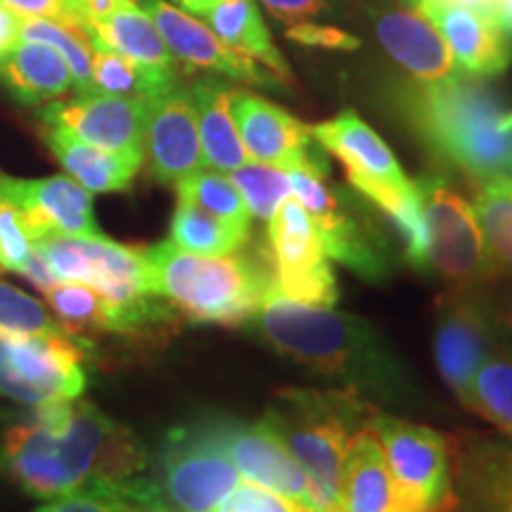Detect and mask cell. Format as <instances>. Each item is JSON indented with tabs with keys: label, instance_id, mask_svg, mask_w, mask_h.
<instances>
[{
	"label": "cell",
	"instance_id": "6da1fadb",
	"mask_svg": "<svg viewBox=\"0 0 512 512\" xmlns=\"http://www.w3.org/2000/svg\"><path fill=\"white\" fill-rule=\"evenodd\" d=\"M145 467L138 439L88 401H50L0 415V472L38 501L128 482Z\"/></svg>",
	"mask_w": 512,
	"mask_h": 512
},
{
	"label": "cell",
	"instance_id": "7a4b0ae2",
	"mask_svg": "<svg viewBox=\"0 0 512 512\" xmlns=\"http://www.w3.org/2000/svg\"><path fill=\"white\" fill-rule=\"evenodd\" d=\"M252 320L275 351L313 373L344 382L351 392H368L396 403L418 396L399 356L368 320L332 306L292 302L275 285Z\"/></svg>",
	"mask_w": 512,
	"mask_h": 512
},
{
	"label": "cell",
	"instance_id": "3957f363",
	"mask_svg": "<svg viewBox=\"0 0 512 512\" xmlns=\"http://www.w3.org/2000/svg\"><path fill=\"white\" fill-rule=\"evenodd\" d=\"M406 114L434 155L479 185L512 178V110L484 79L453 72L406 95Z\"/></svg>",
	"mask_w": 512,
	"mask_h": 512
},
{
	"label": "cell",
	"instance_id": "277c9868",
	"mask_svg": "<svg viewBox=\"0 0 512 512\" xmlns=\"http://www.w3.org/2000/svg\"><path fill=\"white\" fill-rule=\"evenodd\" d=\"M145 287L192 323H249L273 290L271 254L245 249L228 256H197L166 240L143 249Z\"/></svg>",
	"mask_w": 512,
	"mask_h": 512
},
{
	"label": "cell",
	"instance_id": "5b68a950",
	"mask_svg": "<svg viewBox=\"0 0 512 512\" xmlns=\"http://www.w3.org/2000/svg\"><path fill=\"white\" fill-rule=\"evenodd\" d=\"M373 408L356 392L283 389L268 406L264 420L278 432L309 479L318 512L342 510V463L351 432L366 425Z\"/></svg>",
	"mask_w": 512,
	"mask_h": 512
},
{
	"label": "cell",
	"instance_id": "8992f818",
	"mask_svg": "<svg viewBox=\"0 0 512 512\" xmlns=\"http://www.w3.org/2000/svg\"><path fill=\"white\" fill-rule=\"evenodd\" d=\"M57 283H83L112 306V332H138L169 320V304L145 287L143 249L98 238L46 235L34 242Z\"/></svg>",
	"mask_w": 512,
	"mask_h": 512
},
{
	"label": "cell",
	"instance_id": "52a82bcc",
	"mask_svg": "<svg viewBox=\"0 0 512 512\" xmlns=\"http://www.w3.org/2000/svg\"><path fill=\"white\" fill-rule=\"evenodd\" d=\"M311 136L344 164L349 183L389 216L406 245L425 238L418 185L403 174L389 145L356 112L347 110L313 126Z\"/></svg>",
	"mask_w": 512,
	"mask_h": 512
},
{
	"label": "cell",
	"instance_id": "ba28073f",
	"mask_svg": "<svg viewBox=\"0 0 512 512\" xmlns=\"http://www.w3.org/2000/svg\"><path fill=\"white\" fill-rule=\"evenodd\" d=\"M159 494L174 512H214L240 484V472L216 434L214 420L178 427L159 451Z\"/></svg>",
	"mask_w": 512,
	"mask_h": 512
},
{
	"label": "cell",
	"instance_id": "9c48e42d",
	"mask_svg": "<svg viewBox=\"0 0 512 512\" xmlns=\"http://www.w3.org/2000/svg\"><path fill=\"white\" fill-rule=\"evenodd\" d=\"M415 185L425 219L430 268H437L448 283L458 287H475L501 275L472 204L439 176H422Z\"/></svg>",
	"mask_w": 512,
	"mask_h": 512
},
{
	"label": "cell",
	"instance_id": "30bf717a",
	"mask_svg": "<svg viewBox=\"0 0 512 512\" xmlns=\"http://www.w3.org/2000/svg\"><path fill=\"white\" fill-rule=\"evenodd\" d=\"M86 349L88 342L76 335L50 339L0 335V396L24 406L79 399L88 382L83 370Z\"/></svg>",
	"mask_w": 512,
	"mask_h": 512
},
{
	"label": "cell",
	"instance_id": "8fae6325",
	"mask_svg": "<svg viewBox=\"0 0 512 512\" xmlns=\"http://www.w3.org/2000/svg\"><path fill=\"white\" fill-rule=\"evenodd\" d=\"M366 427L380 441L394 482L413 512H441L453 501L448 446L432 427L392 415H370Z\"/></svg>",
	"mask_w": 512,
	"mask_h": 512
},
{
	"label": "cell",
	"instance_id": "7c38bea8",
	"mask_svg": "<svg viewBox=\"0 0 512 512\" xmlns=\"http://www.w3.org/2000/svg\"><path fill=\"white\" fill-rule=\"evenodd\" d=\"M328 174L330 166L325 164V159L287 169L294 197L316 223L325 254L347 266L351 273L361 275L363 280L380 283L389 273L387 247L373 230H368L344 207L337 192L328 188L325 183Z\"/></svg>",
	"mask_w": 512,
	"mask_h": 512
},
{
	"label": "cell",
	"instance_id": "4fadbf2b",
	"mask_svg": "<svg viewBox=\"0 0 512 512\" xmlns=\"http://www.w3.org/2000/svg\"><path fill=\"white\" fill-rule=\"evenodd\" d=\"M268 254H271L275 290L299 304L335 306L337 278L325 254L316 223L299 200H287L268 219Z\"/></svg>",
	"mask_w": 512,
	"mask_h": 512
},
{
	"label": "cell",
	"instance_id": "5bb4252c",
	"mask_svg": "<svg viewBox=\"0 0 512 512\" xmlns=\"http://www.w3.org/2000/svg\"><path fill=\"white\" fill-rule=\"evenodd\" d=\"M494 356H501L494 311L470 287L444 294L434 328V358L460 403L470 392L477 370Z\"/></svg>",
	"mask_w": 512,
	"mask_h": 512
},
{
	"label": "cell",
	"instance_id": "9a60e30c",
	"mask_svg": "<svg viewBox=\"0 0 512 512\" xmlns=\"http://www.w3.org/2000/svg\"><path fill=\"white\" fill-rule=\"evenodd\" d=\"M41 121L72 133L83 143L145 162L147 100L143 98L86 93L74 100H53L43 107Z\"/></svg>",
	"mask_w": 512,
	"mask_h": 512
},
{
	"label": "cell",
	"instance_id": "2e32d148",
	"mask_svg": "<svg viewBox=\"0 0 512 512\" xmlns=\"http://www.w3.org/2000/svg\"><path fill=\"white\" fill-rule=\"evenodd\" d=\"M0 202H8L19 211L34 242L46 235H72V238L102 235L93 214L91 192L69 176H0Z\"/></svg>",
	"mask_w": 512,
	"mask_h": 512
},
{
	"label": "cell",
	"instance_id": "e0dca14e",
	"mask_svg": "<svg viewBox=\"0 0 512 512\" xmlns=\"http://www.w3.org/2000/svg\"><path fill=\"white\" fill-rule=\"evenodd\" d=\"M214 427L242 477L318 512L304 470L264 418L256 422L214 420Z\"/></svg>",
	"mask_w": 512,
	"mask_h": 512
},
{
	"label": "cell",
	"instance_id": "ac0fdd59",
	"mask_svg": "<svg viewBox=\"0 0 512 512\" xmlns=\"http://www.w3.org/2000/svg\"><path fill=\"white\" fill-rule=\"evenodd\" d=\"M145 157L152 176L166 185L207 169L190 88L174 83L169 91L147 100Z\"/></svg>",
	"mask_w": 512,
	"mask_h": 512
},
{
	"label": "cell",
	"instance_id": "d6986e66",
	"mask_svg": "<svg viewBox=\"0 0 512 512\" xmlns=\"http://www.w3.org/2000/svg\"><path fill=\"white\" fill-rule=\"evenodd\" d=\"M140 5L152 17V22L157 24L159 34H162L174 60L195 69L219 72L228 79L252 83V86L275 88L280 83L259 62L228 48L207 24L190 15V12L176 8L166 0H140Z\"/></svg>",
	"mask_w": 512,
	"mask_h": 512
},
{
	"label": "cell",
	"instance_id": "ffe728a7",
	"mask_svg": "<svg viewBox=\"0 0 512 512\" xmlns=\"http://www.w3.org/2000/svg\"><path fill=\"white\" fill-rule=\"evenodd\" d=\"M230 112L252 162L287 171L323 159L313 150L311 128L261 95L230 91Z\"/></svg>",
	"mask_w": 512,
	"mask_h": 512
},
{
	"label": "cell",
	"instance_id": "44dd1931",
	"mask_svg": "<svg viewBox=\"0 0 512 512\" xmlns=\"http://www.w3.org/2000/svg\"><path fill=\"white\" fill-rule=\"evenodd\" d=\"M413 8L430 19L444 38L458 72L491 79L510 67V34L494 17L472 8L441 5L434 0H413Z\"/></svg>",
	"mask_w": 512,
	"mask_h": 512
},
{
	"label": "cell",
	"instance_id": "7402d4cb",
	"mask_svg": "<svg viewBox=\"0 0 512 512\" xmlns=\"http://www.w3.org/2000/svg\"><path fill=\"white\" fill-rule=\"evenodd\" d=\"M456 498L460 512H512V437H472L458 446Z\"/></svg>",
	"mask_w": 512,
	"mask_h": 512
},
{
	"label": "cell",
	"instance_id": "603a6c76",
	"mask_svg": "<svg viewBox=\"0 0 512 512\" xmlns=\"http://www.w3.org/2000/svg\"><path fill=\"white\" fill-rule=\"evenodd\" d=\"M380 43L418 83H434L458 72L451 50L418 10H387L375 19Z\"/></svg>",
	"mask_w": 512,
	"mask_h": 512
},
{
	"label": "cell",
	"instance_id": "cb8c5ba5",
	"mask_svg": "<svg viewBox=\"0 0 512 512\" xmlns=\"http://www.w3.org/2000/svg\"><path fill=\"white\" fill-rule=\"evenodd\" d=\"M344 512H413L394 482L380 441L368 430H356L342 463Z\"/></svg>",
	"mask_w": 512,
	"mask_h": 512
},
{
	"label": "cell",
	"instance_id": "d4e9b609",
	"mask_svg": "<svg viewBox=\"0 0 512 512\" xmlns=\"http://www.w3.org/2000/svg\"><path fill=\"white\" fill-rule=\"evenodd\" d=\"M43 138L62 169L67 171V176L74 178L91 195L128 190L138 169L143 166V159L83 143L62 128L48 126Z\"/></svg>",
	"mask_w": 512,
	"mask_h": 512
},
{
	"label": "cell",
	"instance_id": "484cf974",
	"mask_svg": "<svg viewBox=\"0 0 512 512\" xmlns=\"http://www.w3.org/2000/svg\"><path fill=\"white\" fill-rule=\"evenodd\" d=\"M0 83L24 105L60 100L74 88L64 57L55 48L36 41H19L0 60Z\"/></svg>",
	"mask_w": 512,
	"mask_h": 512
},
{
	"label": "cell",
	"instance_id": "4316f807",
	"mask_svg": "<svg viewBox=\"0 0 512 512\" xmlns=\"http://www.w3.org/2000/svg\"><path fill=\"white\" fill-rule=\"evenodd\" d=\"M207 27L235 53L256 60L280 83L292 81V69L273 43L256 0H219L207 12Z\"/></svg>",
	"mask_w": 512,
	"mask_h": 512
},
{
	"label": "cell",
	"instance_id": "83f0119b",
	"mask_svg": "<svg viewBox=\"0 0 512 512\" xmlns=\"http://www.w3.org/2000/svg\"><path fill=\"white\" fill-rule=\"evenodd\" d=\"M200 126L202 152L207 166L230 174L249 162V155L242 145V138L230 112V88L221 81L200 79L190 88Z\"/></svg>",
	"mask_w": 512,
	"mask_h": 512
},
{
	"label": "cell",
	"instance_id": "f1b7e54d",
	"mask_svg": "<svg viewBox=\"0 0 512 512\" xmlns=\"http://www.w3.org/2000/svg\"><path fill=\"white\" fill-rule=\"evenodd\" d=\"M91 38L93 46H102L114 53L131 57V60L157 64V67H174V57L166 48L157 24L147 15L138 0H131L124 8L112 12L110 17L100 19L83 29Z\"/></svg>",
	"mask_w": 512,
	"mask_h": 512
},
{
	"label": "cell",
	"instance_id": "f546056e",
	"mask_svg": "<svg viewBox=\"0 0 512 512\" xmlns=\"http://www.w3.org/2000/svg\"><path fill=\"white\" fill-rule=\"evenodd\" d=\"M91 79L93 93L143 100L155 98V95L169 91L174 83H178L174 67H157V64L131 60V57L102 46H93Z\"/></svg>",
	"mask_w": 512,
	"mask_h": 512
},
{
	"label": "cell",
	"instance_id": "4dcf8cb0",
	"mask_svg": "<svg viewBox=\"0 0 512 512\" xmlns=\"http://www.w3.org/2000/svg\"><path fill=\"white\" fill-rule=\"evenodd\" d=\"M166 505L155 479L140 475L119 484H95L76 494L46 501L34 512H147Z\"/></svg>",
	"mask_w": 512,
	"mask_h": 512
},
{
	"label": "cell",
	"instance_id": "1f68e13d",
	"mask_svg": "<svg viewBox=\"0 0 512 512\" xmlns=\"http://www.w3.org/2000/svg\"><path fill=\"white\" fill-rule=\"evenodd\" d=\"M249 230L209 214L195 204L178 202L171 219V242L197 256H228L247 245Z\"/></svg>",
	"mask_w": 512,
	"mask_h": 512
},
{
	"label": "cell",
	"instance_id": "d6a6232c",
	"mask_svg": "<svg viewBox=\"0 0 512 512\" xmlns=\"http://www.w3.org/2000/svg\"><path fill=\"white\" fill-rule=\"evenodd\" d=\"M22 41L46 43L64 57L69 72H72L74 88L79 95L93 93L91 60L93 43L86 31L72 17H24Z\"/></svg>",
	"mask_w": 512,
	"mask_h": 512
},
{
	"label": "cell",
	"instance_id": "836d02e7",
	"mask_svg": "<svg viewBox=\"0 0 512 512\" xmlns=\"http://www.w3.org/2000/svg\"><path fill=\"white\" fill-rule=\"evenodd\" d=\"M463 406L512 437V361L494 356L477 370Z\"/></svg>",
	"mask_w": 512,
	"mask_h": 512
},
{
	"label": "cell",
	"instance_id": "e575fe53",
	"mask_svg": "<svg viewBox=\"0 0 512 512\" xmlns=\"http://www.w3.org/2000/svg\"><path fill=\"white\" fill-rule=\"evenodd\" d=\"M178 202L195 204L219 219L233 223V226L252 230V214H249L240 190L223 171H197L183 181L176 183Z\"/></svg>",
	"mask_w": 512,
	"mask_h": 512
},
{
	"label": "cell",
	"instance_id": "d590c367",
	"mask_svg": "<svg viewBox=\"0 0 512 512\" xmlns=\"http://www.w3.org/2000/svg\"><path fill=\"white\" fill-rule=\"evenodd\" d=\"M46 297L55 318L74 335L81 330L112 332V306L93 287L83 283H55L46 290Z\"/></svg>",
	"mask_w": 512,
	"mask_h": 512
},
{
	"label": "cell",
	"instance_id": "8d00e7d4",
	"mask_svg": "<svg viewBox=\"0 0 512 512\" xmlns=\"http://www.w3.org/2000/svg\"><path fill=\"white\" fill-rule=\"evenodd\" d=\"M0 335L17 339H50L74 335V332L50 316V311L36 297L19 287L0 283Z\"/></svg>",
	"mask_w": 512,
	"mask_h": 512
},
{
	"label": "cell",
	"instance_id": "74e56055",
	"mask_svg": "<svg viewBox=\"0 0 512 512\" xmlns=\"http://www.w3.org/2000/svg\"><path fill=\"white\" fill-rule=\"evenodd\" d=\"M472 209L498 273H512V195L496 185H482Z\"/></svg>",
	"mask_w": 512,
	"mask_h": 512
},
{
	"label": "cell",
	"instance_id": "f35d334b",
	"mask_svg": "<svg viewBox=\"0 0 512 512\" xmlns=\"http://www.w3.org/2000/svg\"><path fill=\"white\" fill-rule=\"evenodd\" d=\"M230 181L240 190L249 214L264 221L271 219L280 204L292 195L290 176L278 166L247 162L240 169L230 171Z\"/></svg>",
	"mask_w": 512,
	"mask_h": 512
},
{
	"label": "cell",
	"instance_id": "ab89813d",
	"mask_svg": "<svg viewBox=\"0 0 512 512\" xmlns=\"http://www.w3.org/2000/svg\"><path fill=\"white\" fill-rule=\"evenodd\" d=\"M34 252V240L24 226L19 211L8 202H0V268L22 273Z\"/></svg>",
	"mask_w": 512,
	"mask_h": 512
},
{
	"label": "cell",
	"instance_id": "60d3db41",
	"mask_svg": "<svg viewBox=\"0 0 512 512\" xmlns=\"http://www.w3.org/2000/svg\"><path fill=\"white\" fill-rule=\"evenodd\" d=\"M214 512H311L304 505L290 501V498L275 494V491L254 482L238 484L223 501L216 505Z\"/></svg>",
	"mask_w": 512,
	"mask_h": 512
},
{
	"label": "cell",
	"instance_id": "b9f144b4",
	"mask_svg": "<svg viewBox=\"0 0 512 512\" xmlns=\"http://www.w3.org/2000/svg\"><path fill=\"white\" fill-rule=\"evenodd\" d=\"M287 38L294 43H304V46L330 48V50H356L361 46V41H358L356 36L320 22H304V24H297V27H290L287 29Z\"/></svg>",
	"mask_w": 512,
	"mask_h": 512
},
{
	"label": "cell",
	"instance_id": "7bdbcfd3",
	"mask_svg": "<svg viewBox=\"0 0 512 512\" xmlns=\"http://www.w3.org/2000/svg\"><path fill=\"white\" fill-rule=\"evenodd\" d=\"M261 3L287 29L304 22H316L328 8V0H261Z\"/></svg>",
	"mask_w": 512,
	"mask_h": 512
},
{
	"label": "cell",
	"instance_id": "ee69618b",
	"mask_svg": "<svg viewBox=\"0 0 512 512\" xmlns=\"http://www.w3.org/2000/svg\"><path fill=\"white\" fill-rule=\"evenodd\" d=\"M64 3H67L69 17L76 19L86 29L91 24L100 22V19L110 17L119 8H124L131 0H64Z\"/></svg>",
	"mask_w": 512,
	"mask_h": 512
},
{
	"label": "cell",
	"instance_id": "f6af8a7d",
	"mask_svg": "<svg viewBox=\"0 0 512 512\" xmlns=\"http://www.w3.org/2000/svg\"><path fill=\"white\" fill-rule=\"evenodd\" d=\"M22 17H69L64 0H0Z\"/></svg>",
	"mask_w": 512,
	"mask_h": 512
},
{
	"label": "cell",
	"instance_id": "bcb514c9",
	"mask_svg": "<svg viewBox=\"0 0 512 512\" xmlns=\"http://www.w3.org/2000/svg\"><path fill=\"white\" fill-rule=\"evenodd\" d=\"M22 22L24 17L19 12L0 3V60L22 41Z\"/></svg>",
	"mask_w": 512,
	"mask_h": 512
},
{
	"label": "cell",
	"instance_id": "7dc6e473",
	"mask_svg": "<svg viewBox=\"0 0 512 512\" xmlns=\"http://www.w3.org/2000/svg\"><path fill=\"white\" fill-rule=\"evenodd\" d=\"M178 8L190 12V15L195 17H207V12L214 8V3H219V0H176Z\"/></svg>",
	"mask_w": 512,
	"mask_h": 512
},
{
	"label": "cell",
	"instance_id": "c3c4849f",
	"mask_svg": "<svg viewBox=\"0 0 512 512\" xmlns=\"http://www.w3.org/2000/svg\"><path fill=\"white\" fill-rule=\"evenodd\" d=\"M441 5H458V8H472L491 17V0H434ZM413 5V3H411Z\"/></svg>",
	"mask_w": 512,
	"mask_h": 512
},
{
	"label": "cell",
	"instance_id": "681fc988",
	"mask_svg": "<svg viewBox=\"0 0 512 512\" xmlns=\"http://www.w3.org/2000/svg\"><path fill=\"white\" fill-rule=\"evenodd\" d=\"M491 185H496V188H501V190L508 192V195H512V178H508V181H498V183H491Z\"/></svg>",
	"mask_w": 512,
	"mask_h": 512
},
{
	"label": "cell",
	"instance_id": "f907efd6",
	"mask_svg": "<svg viewBox=\"0 0 512 512\" xmlns=\"http://www.w3.org/2000/svg\"><path fill=\"white\" fill-rule=\"evenodd\" d=\"M505 328H508V337H510V342H512V306H510V311H508V318H505Z\"/></svg>",
	"mask_w": 512,
	"mask_h": 512
},
{
	"label": "cell",
	"instance_id": "816d5d0a",
	"mask_svg": "<svg viewBox=\"0 0 512 512\" xmlns=\"http://www.w3.org/2000/svg\"><path fill=\"white\" fill-rule=\"evenodd\" d=\"M147 512H174L169 508V505H157V508H152V510H147Z\"/></svg>",
	"mask_w": 512,
	"mask_h": 512
},
{
	"label": "cell",
	"instance_id": "f5cc1de1",
	"mask_svg": "<svg viewBox=\"0 0 512 512\" xmlns=\"http://www.w3.org/2000/svg\"><path fill=\"white\" fill-rule=\"evenodd\" d=\"M411 3H413V0H411Z\"/></svg>",
	"mask_w": 512,
	"mask_h": 512
}]
</instances>
